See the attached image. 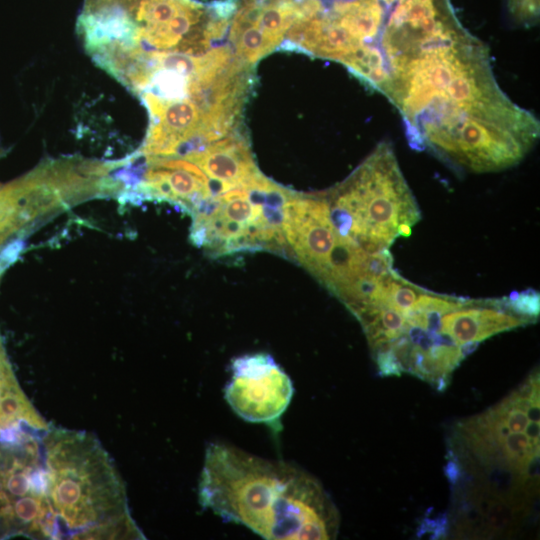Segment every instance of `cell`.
Segmentation results:
<instances>
[{
	"label": "cell",
	"mask_w": 540,
	"mask_h": 540,
	"mask_svg": "<svg viewBox=\"0 0 540 540\" xmlns=\"http://www.w3.org/2000/svg\"><path fill=\"white\" fill-rule=\"evenodd\" d=\"M198 496L204 509L265 539L325 540L337 533V510L313 476L231 444H208Z\"/></svg>",
	"instance_id": "1"
},
{
	"label": "cell",
	"mask_w": 540,
	"mask_h": 540,
	"mask_svg": "<svg viewBox=\"0 0 540 540\" xmlns=\"http://www.w3.org/2000/svg\"><path fill=\"white\" fill-rule=\"evenodd\" d=\"M45 445L47 500L55 520L61 518L58 537L143 538L128 514L120 478L96 440L54 431Z\"/></svg>",
	"instance_id": "2"
},
{
	"label": "cell",
	"mask_w": 540,
	"mask_h": 540,
	"mask_svg": "<svg viewBox=\"0 0 540 540\" xmlns=\"http://www.w3.org/2000/svg\"><path fill=\"white\" fill-rule=\"evenodd\" d=\"M323 195L337 237L368 253L389 249L398 236H410L421 217L394 150L386 141Z\"/></svg>",
	"instance_id": "3"
},
{
	"label": "cell",
	"mask_w": 540,
	"mask_h": 540,
	"mask_svg": "<svg viewBox=\"0 0 540 540\" xmlns=\"http://www.w3.org/2000/svg\"><path fill=\"white\" fill-rule=\"evenodd\" d=\"M230 370L224 398L234 413L247 422L278 429L294 394L286 372L267 353L239 356Z\"/></svg>",
	"instance_id": "4"
},
{
	"label": "cell",
	"mask_w": 540,
	"mask_h": 540,
	"mask_svg": "<svg viewBox=\"0 0 540 540\" xmlns=\"http://www.w3.org/2000/svg\"><path fill=\"white\" fill-rule=\"evenodd\" d=\"M536 319L511 312L501 299H467L457 309L441 316L440 333L457 345L481 342L495 334L534 323Z\"/></svg>",
	"instance_id": "5"
},
{
	"label": "cell",
	"mask_w": 540,
	"mask_h": 540,
	"mask_svg": "<svg viewBox=\"0 0 540 540\" xmlns=\"http://www.w3.org/2000/svg\"><path fill=\"white\" fill-rule=\"evenodd\" d=\"M195 163L210 181L236 187L261 176L246 137L238 130L182 156Z\"/></svg>",
	"instance_id": "6"
},
{
	"label": "cell",
	"mask_w": 540,
	"mask_h": 540,
	"mask_svg": "<svg viewBox=\"0 0 540 540\" xmlns=\"http://www.w3.org/2000/svg\"><path fill=\"white\" fill-rule=\"evenodd\" d=\"M500 448L503 458L518 470L529 469L531 461L539 456V448H536L523 432L509 433Z\"/></svg>",
	"instance_id": "7"
},
{
	"label": "cell",
	"mask_w": 540,
	"mask_h": 540,
	"mask_svg": "<svg viewBox=\"0 0 540 540\" xmlns=\"http://www.w3.org/2000/svg\"><path fill=\"white\" fill-rule=\"evenodd\" d=\"M507 308L520 316L536 319L539 315L540 296L532 289L522 292H512L508 297H504Z\"/></svg>",
	"instance_id": "8"
},
{
	"label": "cell",
	"mask_w": 540,
	"mask_h": 540,
	"mask_svg": "<svg viewBox=\"0 0 540 540\" xmlns=\"http://www.w3.org/2000/svg\"><path fill=\"white\" fill-rule=\"evenodd\" d=\"M512 19L523 26H534L539 19V0H507Z\"/></svg>",
	"instance_id": "9"
},
{
	"label": "cell",
	"mask_w": 540,
	"mask_h": 540,
	"mask_svg": "<svg viewBox=\"0 0 540 540\" xmlns=\"http://www.w3.org/2000/svg\"><path fill=\"white\" fill-rule=\"evenodd\" d=\"M449 522L447 514H439L435 518L425 517L417 530V536L429 535L431 539H440L448 534Z\"/></svg>",
	"instance_id": "10"
},
{
	"label": "cell",
	"mask_w": 540,
	"mask_h": 540,
	"mask_svg": "<svg viewBox=\"0 0 540 540\" xmlns=\"http://www.w3.org/2000/svg\"><path fill=\"white\" fill-rule=\"evenodd\" d=\"M449 454L451 456H449V459L447 463L445 464L443 471L449 483L451 485H456L460 481L463 475L462 467L460 463L458 462V460L456 459V456L453 455L451 451H449Z\"/></svg>",
	"instance_id": "11"
},
{
	"label": "cell",
	"mask_w": 540,
	"mask_h": 540,
	"mask_svg": "<svg viewBox=\"0 0 540 540\" xmlns=\"http://www.w3.org/2000/svg\"><path fill=\"white\" fill-rule=\"evenodd\" d=\"M525 429H526V435L529 437L532 444L536 448H539V432H540L539 423L538 422L528 423Z\"/></svg>",
	"instance_id": "12"
},
{
	"label": "cell",
	"mask_w": 540,
	"mask_h": 540,
	"mask_svg": "<svg viewBox=\"0 0 540 540\" xmlns=\"http://www.w3.org/2000/svg\"><path fill=\"white\" fill-rule=\"evenodd\" d=\"M480 342H468L460 345V350L463 358H466L468 355L472 354L479 346Z\"/></svg>",
	"instance_id": "13"
},
{
	"label": "cell",
	"mask_w": 540,
	"mask_h": 540,
	"mask_svg": "<svg viewBox=\"0 0 540 540\" xmlns=\"http://www.w3.org/2000/svg\"><path fill=\"white\" fill-rule=\"evenodd\" d=\"M528 420L539 423V404H531L526 411Z\"/></svg>",
	"instance_id": "14"
},
{
	"label": "cell",
	"mask_w": 540,
	"mask_h": 540,
	"mask_svg": "<svg viewBox=\"0 0 540 540\" xmlns=\"http://www.w3.org/2000/svg\"><path fill=\"white\" fill-rule=\"evenodd\" d=\"M384 1L385 3L389 4V5H393L396 3L397 0H382Z\"/></svg>",
	"instance_id": "15"
}]
</instances>
